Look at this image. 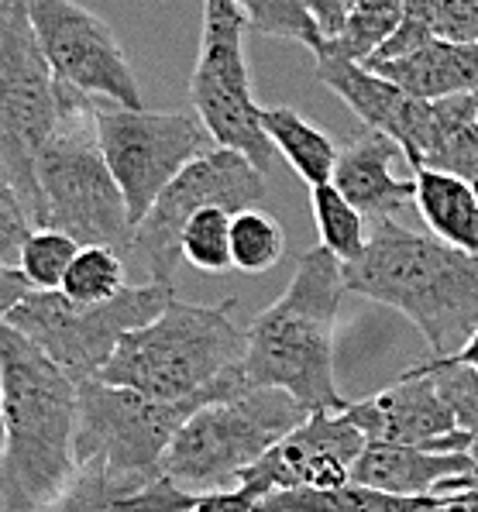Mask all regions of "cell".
Segmentation results:
<instances>
[{
    "label": "cell",
    "mask_w": 478,
    "mask_h": 512,
    "mask_svg": "<svg viewBox=\"0 0 478 512\" xmlns=\"http://www.w3.org/2000/svg\"><path fill=\"white\" fill-rule=\"evenodd\" d=\"M282 255H286V234L272 214H265L262 207H248L231 217V258L238 272H269L282 262Z\"/></svg>",
    "instance_id": "obj_27"
},
{
    "label": "cell",
    "mask_w": 478,
    "mask_h": 512,
    "mask_svg": "<svg viewBox=\"0 0 478 512\" xmlns=\"http://www.w3.org/2000/svg\"><path fill=\"white\" fill-rule=\"evenodd\" d=\"M437 131L427 152V169H441L468 183L478 179V93L434 100Z\"/></svg>",
    "instance_id": "obj_24"
},
{
    "label": "cell",
    "mask_w": 478,
    "mask_h": 512,
    "mask_svg": "<svg viewBox=\"0 0 478 512\" xmlns=\"http://www.w3.org/2000/svg\"><path fill=\"white\" fill-rule=\"evenodd\" d=\"M238 296L203 306L169 299L155 320L117 341L111 361L97 378L135 389L152 399H231L248 389L245 348L248 330L234 320Z\"/></svg>",
    "instance_id": "obj_3"
},
{
    "label": "cell",
    "mask_w": 478,
    "mask_h": 512,
    "mask_svg": "<svg viewBox=\"0 0 478 512\" xmlns=\"http://www.w3.org/2000/svg\"><path fill=\"white\" fill-rule=\"evenodd\" d=\"M403 159V148L382 131H368L338 152L331 183L355 203L368 220L393 217L413 203V179H399L393 162Z\"/></svg>",
    "instance_id": "obj_17"
},
{
    "label": "cell",
    "mask_w": 478,
    "mask_h": 512,
    "mask_svg": "<svg viewBox=\"0 0 478 512\" xmlns=\"http://www.w3.org/2000/svg\"><path fill=\"white\" fill-rule=\"evenodd\" d=\"M441 495H389L362 482L338 488H293L269 492L255 512H437Z\"/></svg>",
    "instance_id": "obj_22"
},
{
    "label": "cell",
    "mask_w": 478,
    "mask_h": 512,
    "mask_svg": "<svg viewBox=\"0 0 478 512\" xmlns=\"http://www.w3.org/2000/svg\"><path fill=\"white\" fill-rule=\"evenodd\" d=\"M437 512H478V488H461V492L441 495Z\"/></svg>",
    "instance_id": "obj_39"
},
{
    "label": "cell",
    "mask_w": 478,
    "mask_h": 512,
    "mask_svg": "<svg viewBox=\"0 0 478 512\" xmlns=\"http://www.w3.org/2000/svg\"><path fill=\"white\" fill-rule=\"evenodd\" d=\"M307 409L282 389H245L231 399L200 406L172 437L162 475L193 488H234L269 447L307 420Z\"/></svg>",
    "instance_id": "obj_7"
},
{
    "label": "cell",
    "mask_w": 478,
    "mask_h": 512,
    "mask_svg": "<svg viewBox=\"0 0 478 512\" xmlns=\"http://www.w3.org/2000/svg\"><path fill=\"white\" fill-rule=\"evenodd\" d=\"M245 14L234 0H203V31L190 76V104L214 145L248 155L269 176L272 141L262 131V104L252 93L245 55Z\"/></svg>",
    "instance_id": "obj_10"
},
{
    "label": "cell",
    "mask_w": 478,
    "mask_h": 512,
    "mask_svg": "<svg viewBox=\"0 0 478 512\" xmlns=\"http://www.w3.org/2000/svg\"><path fill=\"white\" fill-rule=\"evenodd\" d=\"M234 4L241 7L248 28H255L258 35L286 38V42H296L310 52L324 45L317 21L310 18V11L300 0H234Z\"/></svg>",
    "instance_id": "obj_30"
},
{
    "label": "cell",
    "mask_w": 478,
    "mask_h": 512,
    "mask_svg": "<svg viewBox=\"0 0 478 512\" xmlns=\"http://www.w3.org/2000/svg\"><path fill=\"white\" fill-rule=\"evenodd\" d=\"M176 296L169 282H138L100 303L69 299L62 289H31L7 313V324L35 341L76 385L97 378L128 330L155 320Z\"/></svg>",
    "instance_id": "obj_9"
},
{
    "label": "cell",
    "mask_w": 478,
    "mask_h": 512,
    "mask_svg": "<svg viewBox=\"0 0 478 512\" xmlns=\"http://www.w3.org/2000/svg\"><path fill=\"white\" fill-rule=\"evenodd\" d=\"M468 458H472V468H468L465 482L468 488H478V437H472V444H468Z\"/></svg>",
    "instance_id": "obj_40"
},
{
    "label": "cell",
    "mask_w": 478,
    "mask_h": 512,
    "mask_svg": "<svg viewBox=\"0 0 478 512\" xmlns=\"http://www.w3.org/2000/svg\"><path fill=\"white\" fill-rule=\"evenodd\" d=\"M468 468H472L468 451H430V447L365 440L351 482L389 495H441V485L468 475Z\"/></svg>",
    "instance_id": "obj_19"
},
{
    "label": "cell",
    "mask_w": 478,
    "mask_h": 512,
    "mask_svg": "<svg viewBox=\"0 0 478 512\" xmlns=\"http://www.w3.org/2000/svg\"><path fill=\"white\" fill-rule=\"evenodd\" d=\"M434 35L451 42H478V0H437Z\"/></svg>",
    "instance_id": "obj_34"
},
{
    "label": "cell",
    "mask_w": 478,
    "mask_h": 512,
    "mask_svg": "<svg viewBox=\"0 0 478 512\" xmlns=\"http://www.w3.org/2000/svg\"><path fill=\"white\" fill-rule=\"evenodd\" d=\"M427 361H437V365L472 368V372H478V327H475L472 334H468L465 341H461L451 354H444V358H427Z\"/></svg>",
    "instance_id": "obj_38"
},
{
    "label": "cell",
    "mask_w": 478,
    "mask_h": 512,
    "mask_svg": "<svg viewBox=\"0 0 478 512\" xmlns=\"http://www.w3.org/2000/svg\"><path fill=\"white\" fill-rule=\"evenodd\" d=\"M300 4L307 7L310 18L317 21L320 35L334 38L344 28V21H348V11H351L355 0H300Z\"/></svg>",
    "instance_id": "obj_36"
},
{
    "label": "cell",
    "mask_w": 478,
    "mask_h": 512,
    "mask_svg": "<svg viewBox=\"0 0 478 512\" xmlns=\"http://www.w3.org/2000/svg\"><path fill=\"white\" fill-rule=\"evenodd\" d=\"M31 231H35V220L28 217L18 189L7 179H0V265L18 269L21 248H25Z\"/></svg>",
    "instance_id": "obj_33"
},
{
    "label": "cell",
    "mask_w": 478,
    "mask_h": 512,
    "mask_svg": "<svg viewBox=\"0 0 478 512\" xmlns=\"http://www.w3.org/2000/svg\"><path fill=\"white\" fill-rule=\"evenodd\" d=\"M0 512H18V509H0Z\"/></svg>",
    "instance_id": "obj_43"
},
{
    "label": "cell",
    "mask_w": 478,
    "mask_h": 512,
    "mask_svg": "<svg viewBox=\"0 0 478 512\" xmlns=\"http://www.w3.org/2000/svg\"><path fill=\"white\" fill-rule=\"evenodd\" d=\"M413 207L430 234L454 248L478 251V196L468 179L441 169H413Z\"/></svg>",
    "instance_id": "obj_21"
},
{
    "label": "cell",
    "mask_w": 478,
    "mask_h": 512,
    "mask_svg": "<svg viewBox=\"0 0 478 512\" xmlns=\"http://www.w3.org/2000/svg\"><path fill=\"white\" fill-rule=\"evenodd\" d=\"M410 372L420 375H434L441 385L444 399L454 409V420L465 433L478 437V372L472 368H458V365H437V361H420Z\"/></svg>",
    "instance_id": "obj_32"
},
{
    "label": "cell",
    "mask_w": 478,
    "mask_h": 512,
    "mask_svg": "<svg viewBox=\"0 0 478 512\" xmlns=\"http://www.w3.org/2000/svg\"><path fill=\"white\" fill-rule=\"evenodd\" d=\"M472 189H475V196H478V179H475V183H472Z\"/></svg>",
    "instance_id": "obj_42"
},
{
    "label": "cell",
    "mask_w": 478,
    "mask_h": 512,
    "mask_svg": "<svg viewBox=\"0 0 478 512\" xmlns=\"http://www.w3.org/2000/svg\"><path fill=\"white\" fill-rule=\"evenodd\" d=\"M344 293L338 258L320 244L303 251L286 293L245 327L248 389H282L307 413L348 406L334 382V327Z\"/></svg>",
    "instance_id": "obj_4"
},
{
    "label": "cell",
    "mask_w": 478,
    "mask_h": 512,
    "mask_svg": "<svg viewBox=\"0 0 478 512\" xmlns=\"http://www.w3.org/2000/svg\"><path fill=\"white\" fill-rule=\"evenodd\" d=\"M348 293L393 306L423 334L430 358H444L478 327V251L379 217L368 248L344 265Z\"/></svg>",
    "instance_id": "obj_2"
},
{
    "label": "cell",
    "mask_w": 478,
    "mask_h": 512,
    "mask_svg": "<svg viewBox=\"0 0 478 512\" xmlns=\"http://www.w3.org/2000/svg\"><path fill=\"white\" fill-rule=\"evenodd\" d=\"M310 207L317 220L320 248L331 251L341 265L355 262L368 248V217L334 183L310 186Z\"/></svg>",
    "instance_id": "obj_26"
},
{
    "label": "cell",
    "mask_w": 478,
    "mask_h": 512,
    "mask_svg": "<svg viewBox=\"0 0 478 512\" xmlns=\"http://www.w3.org/2000/svg\"><path fill=\"white\" fill-rule=\"evenodd\" d=\"M365 447V433L344 409H317L276 447L241 471L238 485H248L262 499L269 492L293 488H338L351 482L355 461Z\"/></svg>",
    "instance_id": "obj_14"
},
{
    "label": "cell",
    "mask_w": 478,
    "mask_h": 512,
    "mask_svg": "<svg viewBox=\"0 0 478 512\" xmlns=\"http://www.w3.org/2000/svg\"><path fill=\"white\" fill-rule=\"evenodd\" d=\"M258 495L248 485H234V488H214V492L197 495L190 512H255Z\"/></svg>",
    "instance_id": "obj_35"
},
{
    "label": "cell",
    "mask_w": 478,
    "mask_h": 512,
    "mask_svg": "<svg viewBox=\"0 0 478 512\" xmlns=\"http://www.w3.org/2000/svg\"><path fill=\"white\" fill-rule=\"evenodd\" d=\"M197 495L172 478L152 482H121V478L76 471L52 512H190Z\"/></svg>",
    "instance_id": "obj_20"
},
{
    "label": "cell",
    "mask_w": 478,
    "mask_h": 512,
    "mask_svg": "<svg viewBox=\"0 0 478 512\" xmlns=\"http://www.w3.org/2000/svg\"><path fill=\"white\" fill-rule=\"evenodd\" d=\"M262 131L272 141V148L289 162V169L307 186H320L334 179L338 165V145L324 128L293 107H262Z\"/></svg>",
    "instance_id": "obj_23"
},
{
    "label": "cell",
    "mask_w": 478,
    "mask_h": 512,
    "mask_svg": "<svg viewBox=\"0 0 478 512\" xmlns=\"http://www.w3.org/2000/svg\"><path fill=\"white\" fill-rule=\"evenodd\" d=\"M97 145L128 203L131 227L141 224L159 193L203 152L214 148L197 114H162L145 107L97 104Z\"/></svg>",
    "instance_id": "obj_11"
},
{
    "label": "cell",
    "mask_w": 478,
    "mask_h": 512,
    "mask_svg": "<svg viewBox=\"0 0 478 512\" xmlns=\"http://www.w3.org/2000/svg\"><path fill=\"white\" fill-rule=\"evenodd\" d=\"M210 399H152L135 389L86 378L76 385V471L152 482L162 475L172 437Z\"/></svg>",
    "instance_id": "obj_8"
},
{
    "label": "cell",
    "mask_w": 478,
    "mask_h": 512,
    "mask_svg": "<svg viewBox=\"0 0 478 512\" xmlns=\"http://www.w3.org/2000/svg\"><path fill=\"white\" fill-rule=\"evenodd\" d=\"M28 293H31V282L21 275V269L0 265V320H4Z\"/></svg>",
    "instance_id": "obj_37"
},
{
    "label": "cell",
    "mask_w": 478,
    "mask_h": 512,
    "mask_svg": "<svg viewBox=\"0 0 478 512\" xmlns=\"http://www.w3.org/2000/svg\"><path fill=\"white\" fill-rule=\"evenodd\" d=\"M0 389V509L52 512L76 475V382L35 341L0 320Z\"/></svg>",
    "instance_id": "obj_1"
},
{
    "label": "cell",
    "mask_w": 478,
    "mask_h": 512,
    "mask_svg": "<svg viewBox=\"0 0 478 512\" xmlns=\"http://www.w3.org/2000/svg\"><path fill=\"white\" fill-rule=\"evenodd\" d=\"M344 413L365 433V440L379 444L430 447V451H468L472 444V433L458 427L454 409L434 375L403 372L389 389L362 403H348Z\"/></svg>",
    "instance_id": "obj_15"
},
{
    "label": "cell",
    "mask_w": 478,
    "mask_h": 512,
    "mask_svg": "<svg viewBox=\"0 0 478 512\" xmlns=\"http://www.w3.org/2000/svg\"><path fill=\"white\" fill-rule=\"evenodd\" d=\"M0 461H4V389H0Z\"/></svg>",
    "instance_id": "obj_41"
},
{
    "label": "cell",
    "mask_w": 478,
    "mask_h": 512,
    "mask_svg": "<svg viewBox=\"0 0 478 512\" xmlns=\"http://www.w3.org/2000/svg\"><path fill=\"white\" fill-rule=\"evenodd\" d=\"M93 110L97 100L73 93L56 135L38 159L42 227H56L80 244L131 251L135 227H131L121 186L97 145Z\"/></svg>",
    "instance_id": "obj_6"
},
{
    "label": "cell",
    "mask_w": 478,
    "mask_h": 512,
    "mask_svg": "<svg viewBox=\"0 0 478 512\" xmlns=\"http://www.w3.org/2000/svg\"><path fill=\"white\" fill-rule=\"evenodd\" d=\"M35 38L66 90L97 104L141 107L138 76L121 38L80 0H25Z\"/></svg>",
    "instance_id": "obj_13"
},
{
    "label": "cell",
    "mask_w": 478,
    "mask_h": 512,
    "mask_svg": "<svg viewBox=\"0 0 478 512\" xmlns=\"http://www.w3.org/2000/svg\"><path fill=\"white\" fill-rule=\"evenodd\" d=\"M399 18H403V0H355L344 28L334 38H324L313 55L331 52L351 62H368L399 28Z\"/></svg>",
    "instance_id": "obj_25"
},
{
    "label": "cell",
    "mask_w": 478,
    "mask_h": 512,
    "mask_svg": "<svg viewBox=\"0 0 478 512\" xmlns=\"http://www.w3.org/2000/svg\"><path fill=\"white\" fill-rule=\"evenodd\" d=\"M265 172L234 148L214 145L193 159L159 200L148 207L131 238V251L148 269V279L176 286V269L183 262V227L203 207H224L231 214L258 207L265 200Z\"/></svg>",
    "instance_id": "obj_12"
},
{
    "label": "cell",
    "mask_w": 478,
    "mask_h": 512,
    "mask_svg": "<svg viewBox=\"0 0 478 512\" xmlns=\"http://www.w3.org/2000/svg\"><path fill=\"white\" fill-rule=\"evenodd\" d=\"M76 251H80V241H73L69 234L56 227H35L21 248L18 269L31 282V289H62Z\"/></svg>",
    "instance_id": "obj_31"
},
{
    "label": "cell",
    "mask_w": 478,
    "mask_h": 512,
    "mask_svg": "<svg viewBox=\"0 0 478 512\" xmlns=\"http://www.w3.org/2000/svg\"><path fill=\"white\" fill-rule=\"evenodd\" d=\"M317 80L338 93L368 131H382V135L393 138L413 169L427 162L437 131L434 100L410 97L403 86L365 69L362 62L341 59V55L331 52L317 55Z\"/></svg>",
    "instance_id": "obj_16"
},
{
    "label": "cell",
    "mask_w": 478,
    "mask_h": 512,
    "mask_svg": "<svg viewBox=\"0 0 478 512\" xmlns=\"http://www.w3.org/2000/svg\"><path fill=\"white\" fill-rule=\"evenodd\" d=\"M231 210L203 207L183 227V258L200 272L224 275L234 269L231 258Z\"/></svg>",
    "instance_id": "obj_29"
},
{
    "label": "cell",
    "mask_w": 478,
    "mask_h": 512,
    "mask_svg": "<svg viewBox=\"0 0 478 512\" xmlns=\"http://www.w3.org/2000/svg\"><path fill=\"white\" fill-rule=\"evenodd\" d=\"M73 93L35 38L25 0H0V179L18 189L28 217L42 227L38 159L56 135Z\"/></svg>",
    "instance_id": "obj_5"
},
{
    "label": "cell",
    "mask_w": 478,
    "mask_h": 512,
    "mask_svg": "<svg viewBox=\"0 0 478 512\" xmlns=\"http://www.w3.org/2000/svg\"><path fill=\"white\" fill-rule=\"evenodd\" d=\"M365 69L393 80L417 100L465 97L478 93V42H451L434 35L396 59L365 62Z\"/></svg>",
    "instance_id": "obj_18"
},
{
    "label": "cell",
    "mask_w": 478,
    "mask_h": 512,
    "mask_svg": "<svg viewBox=\"0 0 478 512\" xmlns=\"http://www.w3.org/2000/svg\"><path fill=\"white\" fill-rule=\"evenodd\" d=\"M124 286H128L124 282V258L121 251L107 248V244H80L66 279H62V293L69 299H80V303L111 299Z\"/></svg>",
    "instance_id": "obj_28"
}]
</instances>
